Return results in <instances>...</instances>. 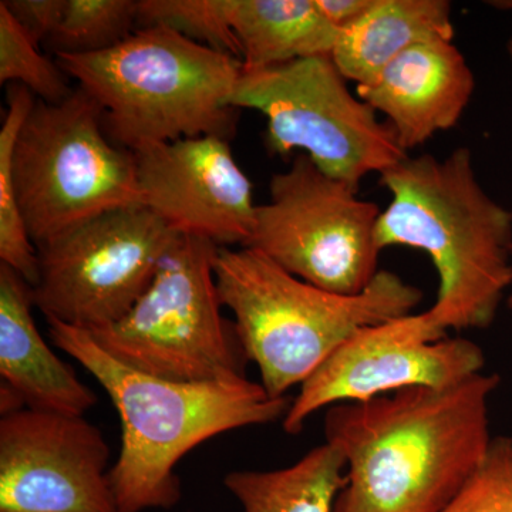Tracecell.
I'll use <instances>...</instances> for the list:
<instances>
[{
  "label": "cell",
  "mask_w": 512,
  "mask_h": 512,
  "mask_svg": "<svg viewBox=\"0 0 512 512\" xmlns=\"http://www.w3.org/2000/svg\"><path fill=\"white\" fill-rule=\"evenodd\" d=\"M497 375L447 389L400 390L329 407L325 443L345 458L333 512H444L481 467L493 437Z\"/></svg>",
  "instance_id": "1"
},
{
  "label": "cell",
  "mask_w": 512,
  "mask_h": 512,
  "mask_svg": "<svg viewBox=\"0 0 512 512\" xmlns=\"http://www.w3.org/2000/svg\"><path fill=\"white\" fill-rule=\"evenodd\" d=\"M103 116L80 87L57 104L9 87L0 128V261L30 286L39 245L103 212L141 205L133 151L109 140Z\"/></svg>",
  "instance_id": "2"
},
{
  "label": "cell",
  "mask_w": 512,
  "mask_h": 512,
  "mask_svg": "<svg viewBox=\"0 0 512 512\" xmlns=\"http://www.w3.org/2000/svg\"><path fill=\"white\" fill-rule=\"evenodd\" d=\"M380 183L392 200L377 220V247L420 249L439 275L423 312L430 328L440 338L488 328L512 286V211L481 187L470 150L404 158Z\"/></svg>",
  "instance_id": "3"
},
{
  "label": "cell",
  "mask_w": 512,
  "mask_h": 512,
  "mask_svg": "<svg viewBox=\"0 0 512 512\" xmlns=\"http://www.w3.org/2000/svg\"><path fill=\"white\" fill-rule=\"evenodd\" d=\"M46 320L56 348L99 382L119 413L121 447L109 471L119 512L171 510L183 495L175 473L181 458L218 434L284 419L291 406L249 379L183 383L137 372L86 330Z\"/></svg>",
  "instance_id": "4"
},
{
  "label": "cell",
  "mask_w": 512,
  "mask_h": 512,
  "mask_svg": "<svg viewBox=\"0 0 512 512\" xmlns=\"http://www.w3.org/2000/svg\"><path fill=\"white\" fill-rule=\"evenodd\" d=\"M215 279L245 357L274 399L288 397L357 330L410 315L423 299L421 289L383 269L356 295L325 291L248 247H220Z\"/></svg>",
  "instance_id": "5"
},
{
  "label": "cell",
  "mask_w": 512,
  "mask_h": 512,
  "mask_svg": "<svg viewBox=\"0 0 512 512\" xmlns=\"http://www.w3.org/2000/svg\"><path fill=\"white\" fill-rule=\"evenodd\" d=\"M55 60L103 109L113 143L137 151L235 131L241 60L165 26H144L111 49Z\"/></svg>",
  "instance_id": "6"
},
{
  "label": "cell",
  "mask_w": 512,
  "mask_h": 512,
  "mask_svg": "<svg viewBox=\"0 0 512 512\" xmlns=\"http://www.w3.org/2000/svg\"><path fill=\"white\" fill-rule=\"evenodd\" d=\"M218 249L208 239L178 235L133 308L89 332L97 345L137 372L173 382L248 379L237 330L221 312Z\"/></svg>",
  "instance_id": "7"
},
{
  "label": "cell",
  "mask_w": 512,
  "mask_h": 512,
  "mask_svg": "<svg viewBox=\"0 0 512 512\" xmlns=\"http://www.w3.org/2000/svg\"><path fill=\"white\" fill-rule=\"evenodd\" d=\"M346 82L332 55L242 67L231 106L264 114L269 153L301 150L320 171L359 190L367 175H382L409 156L392 127Z\"/></svg>",
  "instance_id": "8"
},
{
  "label": "cell",
  "mask_w": 512,
  "mask_h": 512,
  "mask_svg": "<svg viewBox=\"0 0 512 512\" xmlns=\"http://www.w3.org/2000/svg\"><path fill=\"white\" fill-rule=\"evenodd\" d=\"M355 187L320 171L305 154L272 175L269 201L256 207L247 247L325 291L356 295L379 274L380 208Z\"/></svg>",
  "instance_id": "9"
},
{
  "label": "cell",
  "mask_w": 512,
  "mask_h": 512,
  "mask_svg": "<svg viewBox=\"0 0 512 512\" xmlns=\"http://www.w3.org/2000/svg\"><path fill=\"white\" fill-rule=\"evenodd\" d=\"M143 205L80 222L37 247L33 303L46 319L94 332L123 318L178 237Z\"/></svg>",
  "instance_id": "10"
},
{
  "label": "cell",
  "mask_w": 512,
  "mask_h": 512,
  "mask_svg": "<svg viewBox=\"0 0 512 512\" xmlns=\"http://www.w3.org/2000/svg\"><path fill=\"white\" fill-rule=\"evenodd\" d=\"M483 350L471 340L440 338L424 313L357 330L301 384L284 417L299 434L319 410L367 402L400 390L447 389L483 372Z\"/></svg>",
  "instance_id": "11"
},
{
  "label": "cell",
  "mask_w": 512,
  "mask_h": 512,
  "mask_svg": "<svg viewBox=\"0 0 512 512\" xmlns=\"http://www.w3.org/2000/svg\"><path fill=\"white\" fill-rule=\"evenodd\" d=\"M110 447L84 416L25 409L0 419V512H119Z\"/></svg>",
  "instance_id": "12"
},
{
  "label": "cell",
  "mask_w": 512,
  "mask_h": 512,
  "mask_svg": "<svg viewBox=\"0 0 512 512\" xmlns=\"http://www.w3.org/2000/svg\"><path fill=\"white\" fill-rule=\"evenodd\" d=\"M133 154L143 207L177 234L247 247L258 205L227 138H178Z\"/></svg>",
  "instance_id": "13"
},
{
  "label": "cell",
  "mask_w": 512,
  "mask_h": 512,
  "mask_svg": "<svg viewBox=\"0 0 512 512\" xmlns=\"http://www.w3.org/2000/svg\"><path fill=\"white\" fill-rule=\"evenodd\" d=\"M476 89V77L453 40L417 43L356 86V96L386 116L404 151L456 127Z\"/></svg>",
  "instance_id": "14"
},
{
  "label": "cell",
  "mask_w": 512,
  "mask_h": 512,
  "mask_svg": "<svg viewBox=\"0 0 512 512\" xmlns=\"http://www.w3.org/2000/svg\"><path fill=\"white\" fill-rule=\"evenodd\" d=\"M32 288L0 265V376L28 409L84 416L96 393L47 345L33 319Z\"/></svg>",
  "instance_id": "15"
},
{
  "label": "cell",
  "mask_w": 512,
  "mask_h": 512,
  "mask_svg": "<svg viewBox=\"0 0 512 512\" xmlns=\"http://www.w3.org/2000/svg\"><path fill=\"white\" fill-rule=\"evenodd\" d=\"M434 37L454 40L447 0H375L362 18L339 30L332 59L345 79L359 86L410 47Z\"/></svg>",
  "instance_id": "16"
},
{
  "label": "cell",
  "mask_w": 512,
  "mask_h": 512,
  "mask_svg": "<svg viewBox=\"0 0 512 512\" xmlns=\"http://www.w3.org/2000/svg\"><path fill=\"white\" fill-rule=\"evenodd\" d=\"M231 23L244 69L332 55L339 35L318 0H232Z\"/></svg>",
  "instance_id": "17"
},
{
  "label": "cell",
  "mask_w": 512,
  "mask_h": 512,
  "mask_svg": "<svg viewBox=\"0 0 512 512\" xmlns=\"http://www.w3.org/2000/svg\"><path fill=\"white\" fill-rule=\"evenodd\" d=\"M345 471V458L325 443L289 467L229 471L224 485L242 512H333Z\"/></svg>",
  "instance_id": "18"
},
{
  "label": "cell",
  "mask_w": 512,
  "mask_h": 512,
  "mask_svg": "<svg viewBox=\"0 0 512 512\" xmlns=\"http://www.w3.org/2000/svg\"><path fill=\"white\" fill-rule=\"evenodd\" d=\"M138 0H67L66 12L46 45L53 55H92L134 32Z\"/></svg>",
  "instance_id": "19"
},
{
  "label": "cell",
  "mask_w": 512,
  "mask_h": 512,
  "mask_svg": "<svg viewBox=\"0 0 512 512\" xmlns=\"http://www.w3.org/2000/svg\"><path fill=\"white\" fill-rule=\"evenodd\" d=\"M232 0H138V23L165 26L192 42L241 60Z\"/></svg>",
  "instance_id": "20"
},
{
  "label": "cell",
  "mask_w": 512,
  "mask_h": 512,
  "mask_svg": "<svg viewBox=\"0 0 512 512\" xmlns=\"http://www.w3.org/2000/svg\"><path fill=\"white\" fill-rule=\"evenodd\" d=\"M0 83L26 87L36 99L62 103L73 90L56 60L40 52L9 10L0 3Z\"/></svg>",
  "instance_id": "21"
},
{
  "label": "cell",
  "mask_w": 512,
  "mask_h": 512,
  "mask_svg": "<svg viewBox=\"0 0 512 512\" xmlns=\"http://www.w3.org/2000/svg\"><path fill=\"white\" fill-rule=\"evenodd\" d=\"M444 512H512V439L495 437L487 457Z\"/></svg>",
  "instance_id": "22"
},
{
  "label": "cell",
  "mask_w": 512,
  "mask_h": 512,
  "mask_svg": "<svg viewBox=\"0 0 512 512\" xmlns=\"http://www.w3.org/2000/svg\"><path fill=\"white\" fill-rule=\"evenodd\" d=\"M2 3L39 47L55 35L67 8V0H3Z\"/></svg>",
  "instance_id": "23"
},
{
  "label": "cell",
  "mask_w": 512,
  "mask_h": 512,
  "mask_svg": "<svg viewBox=\"0 0 512 512\" xmlns=\"http://www.w3.org/2000/svg\"><path fill=\"white\" fill-rule=\"evenodd\" d=\"M375 0H318L320 10L326 19L342 30L355 23L370 9Z\"/></svg>",
  "instance_id": "24"
},
{
  "label": "cell",
  "mask_w": 512,
  "mask_h": 512,
  "mask_svg": "<svg viewBox=\"0 0 512 512\" xmlns=\"http://www.w3.org/2000/svg\"><path fill=\"white\" fill-rule=\"evenodd\" d=\"M26 404L23 402L22 397L19 396L9 384H0V412L2 416L6 414L19 412V410L25 409Z\"/></svg>",
  "instance_id": "25"
},
{
  "label": "cell",
  "mask_w": 512,
  "mask_h": 512,
  "mask_svg": "<svg viewBox=\"0 0 512 512\" xmlns=\"http://www.w3.org/2000/svg\"><path fill=\"white\" fill-rule=\"evenodd\" d=\"M490 5H493L494 8L500 10H507V12H512V0H495V2H490Z\"/></svg>",
  "instance_id": "26"
},
{
  "label": "cell",
  "mask_w": 512,
  "mask_h": 512,
  "mask_svg": "<svg viewBox=\"0 0 512 512\" xmlns=\"http://www.w3.org/2000/svg\"><path fill=\"white\" fill-rule=\"evenodd\" d=\"M507 50H508V56H510V59L512 62V39L510 40V42H508Z\"/></svg>",
  "instance_id": "27"
},
{
  "label": "cell",
  "mask_w": 512,
  "mask_h": 512,
  "mask_svg": "<svg viewBox=\"0 0 512 512\" xmlns=\"http://www.w3.org/2000/svg\"><path fill=\"white\" fill-rule=\"evenodd\" d=\"M508 305H510V308L512 309V292L510 298H508Z\"/></svg>",
  "instance_id": "28"
}]
</instances>
